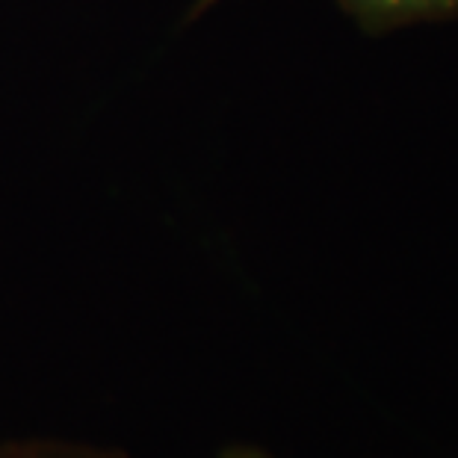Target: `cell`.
Instances as JSON below:
<instances>
[{
    "label": "cell",
    "mask_w": 458,
    "mask_h": 458,
    "mask_svg": "<svg viewBox=\"0 0 458 458\" xmlns=\"http://www.w3.org/2000/svg\"><path fill=\"white\" fill-rule=\"evenodd\" d=\"M222 0H192L187 21H199ZM344 15L367 36H391L408 27L458 21V0H337Z\"/></svg>",
    "instance_id": "cell-1"
},
{
    "label": "cell",
    "mask_w": 458,
    "mask_h": 458,
    "mask_svg": "<svg viewBox=\"0 0 458 458\" xmlns=\"http://www.w3.org/2000/svg\"><path fill=\"white\" fill-rule=\"evenodd\" d=\"M0 458H133L124 446L68 435H9L0 437Z\"/></svg>",
    "instance_id": "cell-2"
},
{
    "label": "cell",
    "mask_w": 458,
    "mask_h": 458,
    "mask_svg": "<svg viewBox=\"0 0 458 458\" xmlns=\"http://www.w3.org/2000/svg\"><path fill=\"white\" fill-rule=\"evenodd\" d=\"M213 458H278L272 455L267 446H258V444H246V441H237V444H228L213 455Z\"/></svg>",
    "instance_id": "cell-3"
}]
</instances>
